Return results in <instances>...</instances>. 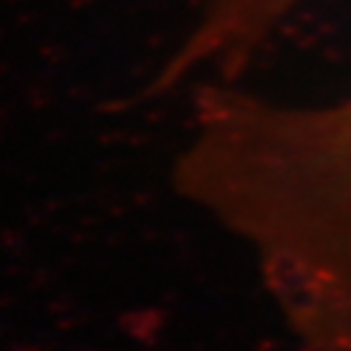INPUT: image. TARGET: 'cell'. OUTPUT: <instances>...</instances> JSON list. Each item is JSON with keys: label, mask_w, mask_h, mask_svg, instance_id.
Listing matches in <instances>:
<instances>
[{"label": "cell", "mask_w": 351, "mask_h": 351, "mask_svg": "<svg viewBox=\"0 0 351 351\" xmlns=\"http://www.w3.org/2000/svg\"><path fill=\"white\" fill-rule=\"evenodd\" d=\"M173 181L254 258L307 351H351V98L283 105L203 83Z\"/></svg>", "instance_id": "6da1fadb"}, {"label": "cell", "mask_w": 351, "mask_h": 351, "mask_svg": "<svg viewBox=\"0 0 351 351\" xmlns=\"http://www.w3.org/2000/svg\"><path fill=\"white\" fill-rule=\"evenodd\" d=\"M305 0H208L181 47L166 59L159 81L166 88L195 78L232 83L276 27Z\"/></svg>", "instance_id": "7a4b0ae2"}]
</instances>
